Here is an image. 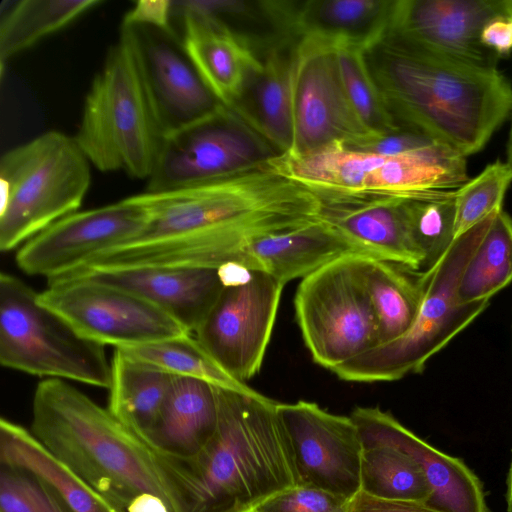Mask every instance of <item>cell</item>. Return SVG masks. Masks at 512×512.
Returning a JSON list of instances; mask_svg holds the SVG:
<instances>
[{
	"label": "cell",
	"instance_id": "7",
	"mask_svg": "<svg viewBox=\"0 0 512 512\" xmlns=\"http://www.w3.org/2000/svg\"><path fill=\"white\" fill-rule=\"evenodd\" d=\"M90 164L102 172L150 177L162 141L128 43L119 36L85 97L74 136Z\"/></svg>",
	"mask_w": 512,
	"mask_h": 512
},
{
	"label": "cell",
	"instance_id": "16",
	"mask_svg": "<svg viewBox=\"0 0 512 512\" xmlns=\"http://www.w3.org/2000/svg\"><path fill=\"white\" fill-rule=\"evenodd\" d=\"M299 484L352 499L361 490L363 444L350 416L308 401L278 403Z\"/></svg>",
	"mask_w": 512,
	"mask_h": 512
},
{
	"label": "cell",
	"instance_id": "17",
	"mask_svg": "<svg viewBox=\"0 0 512 512\" xmlns=\"http://www.w3.org/2000/svg\"><path fill=\"white\" fill-rule=\"evenodd\" d=\"M507 15L504 0H394L388 35L447 60L497 68L499 57L480 34L491 19Z\"/></svg>",
	"mask_w": 512,
	"mask_h": 512
},
{
	"label": "cell",
	"instance_id": "20",
	"mask_svg": "<svg viewBox=\"0 0 512 512\" xmlns=\"http://www.w3.org/2000/svg\"><path fill=\"white\" fill-rule=\"evenodd\" d=\"M394 0L270 1L283 36L368 50L388 33Z\"/></svg>",
	"mask_w": 512,
	"mask_h": 512
},
{
	"label": "cell",
	"instance_id": "47",
	"mask_svg": "<svg viewBox=\"0 0 512 512\" xmlns=\"http://www.w3.org/2000/svg\"><path fill=\"white\" fill-rule=\"evenodd\" d=\"M507 15L512 17V0H504Z\"/></svg>",
	"mask_w": 512,
	"mask_h": 512
},
{
	"label": "cell",
	"instance_id": "46",
	"mask_svg": "<svg viewBox=\"0 0 512 512\" xmlns=\"http://www.w3.org/2000/svg\"><path fill=\"white\" fill-rule=\"evenodd\" d=\"M506 163L512 169V121H511L510 130H509L508 142H507V161H506Z\"/></svg>",
	"mask_w": 512,
	"mask_h": 512
},
{
	"label": "cell",
	"instance_id": "39",
	"mask_svg": "<svg viewBox=\"0 0 512 512\" xmlns=\"http://www.w3.org/2000/svg\"><path fill=\"white\" fill-rule=\"evenodd\" d=\"M350 499L322 489L298 484L264 500L258 512H349Z\"/></svg>",
	"mask_w": 512,
	"mask_h": 512
},
{
	"label": "cell",
	"instance_id": "35",
	"mask_svg": "<svg viewBox=\"0 0 512 512\" xmlns=\"http://www.w3.org/2000/svg\"><path fill=\"white\" fill-rule=\"evenodd\" d=\"M342 82L363 125L379 138L401 129L389 113L366 59V50L334 46Z\"/></svg>",
	"mask_w": 512,
	"mask_h": 512
},
{
	"label": "cell",
	"instance_id": "25",
	"mask_svg": "<svg viewBox=\"0 0 512 512\" xmlns=\"http://www.w3.org/2000/svg\"><path fill=\"white\" fill-rule=\"evenodd\" d=\"M218 417L216 386L173 375L159 416L144 441L158 454L190 458L211 439Z\"/></svg>",
	"mask_w": 512,
	"mask_h": 512
},
{
	"label": "cell",
	"instance_id": "18",
	"mask_svg": "<svg viewBox=\"0 0 512 512\" xmlns=\"http://www.w3.org/2000/svg\"><path fill=\"white\" fill-rule=\"evenodd\" d=\"M322 219L360 253L417 271L424 256L411 228L408 194L320 192Z\"/></svg>",
	"mask_w": 512,
	"mask_h": 512
},
{
	"label": "cell",
	"instance_id": "26",
	"mask_svg": "<svg viewBox=\"0 0 512 512\" xmlns=\"http://www.w3.org/2000/svg\"><path fill=\"white\" fill-rule=\"evenodd\" d=\"M0 463L25 468L49 483L72 512H125L57 460L24 427L0 420Z\"/></svg>",
	"mask_w": 512,
	"mask_h": 512
},
{
	"label": "cell",
	"instance_id": "37",
	"mask_svg": "<svg viewBox=\"0 0 512 512\" xmlns=\"http://www.w3.org/2000/svg\"><path fill=\"white\" fill-rule=\"evenodd\" d=\"M512 183V169L497 160L455 192V238L502 210L507 189Z\"/></svg>",
	"mask_w": 512,
	"mask_h": 512
},
{
	"label": "cell",
	"instance_id": "33",
	"mask_svg": "<svg viewBox=\"0 0 512 512\" xmlns=\"http://www.w3.org/2000/svg\"><path fill=\"white\" fill-rule=\"evenodd\" d=\"M361 491L381 499L426 502L431 489L420 465L387 444L363 446Z\"/></svg>",
	"mask_w": 512,
	"mask_h": 512
},
{
	"label": "cell",
	"instance_id": "11",
	"mask_svg": "<svg viewBox=\"0 0 512 512\" xmlns=\"http://www.w3.org/2000/svg\"><path fill=\"white\" fill-rule=\"evenodd\" d=\"M39 301L79 334L104 346L135 347L190 333L139 295L86 277L47 281Z\"/></svg>",
	"mask_w": 512,
	"mask_h": 512
},
{
	"label": "cell",
	"instance_id": "9",
	"mask_svg": "<svg viewBox=\"0 0 512 512\" xmlns=\"http://www.w3.org/2000/svg\"><path fill=\"white\" fill-rule=\"evenodd\" d=\"M364 256L339 257L302 278L296 290L295 315L305 345L331 371L379 344Z\"/></svg>",
	"mask_w": 512,
	"mask_h": 512
},
{
	"label": "cell",
	"instance_id": "14",
	"mask_svg": "<svg viewBox=\"0 0 512 512\" xmlns=\"http://www.w3.org/2000/svg\"><path fill=\"white\" fill-rule=\"evenodd\" d=\"M119 36L131 49L164 138L223 106L202 80L175 31L122 22Z\"/></svg>",
	"mask_w": 512,
	"mask_h": 512
},
{
	"label": "cell",
	"instance_id": "2",
	"mask_svg": "<svg viewBox=\"0 0 512 512\" xmlns=\"http://www.w3.org/2000/svg\"><path fill=\"white\" fill-rule=\"evenodd\" d=\"M217 388L215 433L193 457L156 453L172 512H247L299 484L278 402Z\"/></svg>",
	"mask_w": 512,
	"mask_h": 512
},
{
	"label": "cell",
	"instance_id": "41",
	"mask_svg": "<svg viewBox=\"0 0 512 512\" xmlns=\"http://www.w3.org/2000/svg\"><path fill=\"white\" fill-rule=\"evenodd\" d=\"M173 15L172 1L158 0L137 1L124 16V23L144 24L167 31H174L171 17Z\"/></svg>",
	"mask_w": 512,
	"mask_h": 512
},
{
	"label": "cell",
	"instance_id": "15",
	"mask_svg": "<svg viewBox=\"0 0 512 512\" xmlns=\"http://www.w3.org/2000/svg\"><path fill=\"white\" fill-rule=\"evenodd\" d=\"M147 218V209L138 195L76 211L25 242L17 252L16 263L26 274L45 277L47 281L61 277L131 240Z\"/></svg>",
	"mask_w": 512,
	"mask_h": 512
},
{
	"label": "cell",
	"instance_id": "22",
	"mask_svg": "<svg viewBox=\"0 0 512 512\" xmlns=\"http://www.w3.org/2000/svg\"><path fill=\"white\" fill-rule=\"evenodd\" d=\"M180 16L185 52L216 99L231 109L261 64L256 42L221 19L195 13Z\"/></svg>",
	"mask_w": 512,
	"mask_h": 512
},
{
	"label": "cell",
	"instance_id": "8",
	"mask_svg": "<svg viewBox=\"0 0 512 512\" xmlns=\"http://www.w3.org/2000/svg\"><path fill=\"white\" fill-rule=\"evenodd\" d=\"M0 363L48 379L109 388L105 346L79 334L20 278L0 275Z\"/></svg>",
	"mask_w": 512,
	"mask_h": 512
},
{
	"label": "cell",
	"instance_id": "10",
	"mask_svg": "<svg viewBox=\"0 0 512 512\" xmlns=\"http://www.w3.org/2000/svg\"><path fill=\"white\" fill-rule=\"evenodd\" d=\"M219 271L224 288L193 334L229 375L245 383L261 369L285 285L237 264Z\"/></svg>",
	"mask_w": 512,
	"mask_h": 512
},
{
	"label": "cell",
	"instance_id": "27",
	"mask_svg": "<svg viewBox=\"0 0 512 512\" xmlns=\"http://www.w3.org/2000/svg\"><path fill=\"white\" fill-rule=\"evenodd\" d=\"M469 180L466 157L444 144L395 156L369 172L364 191L414 194L455 190Z\"/></svg>",
	"mask_w": 512,
	"mask_h": 512
},
{
	"label": "cell",
	"instance_id": "12",
	"mask_svg": "<svg viewBox=\"0 0 512 512\" xmlns=\"http://www.w3.org/2000/svg\"><path fill=\"white\" fill-rule=\"evenodd\" d=\"M272 148L232 110L210 115L166 136L146 191L186 188L266 162Z\"/></svg>",
	"mask_w": 512,
	"mask_h": 512
},
{
	"label": "cell",
	"instance_id": "23",
	"mask_svg": "<svg viewBox=\"0 0 512 512\" xmlns=\"http://www.w3.org/2000/svg\"><path fill=\"white\" fill-rule=\"evenodd\" d=\"M352 253L362 254L321 217L304 226L249 237L234 249L227 264L263 271L285 285Z\"/></svg>",
	"mask_w": 512,
	"mask_h": 512
},
{
	"label": "cell",
	"instance_id": "40",
	"mask_svg": "<svg viewBox=\"0 0 512 512\" xmlns=\"http://www.w3.org/2000/svg\"><path fill=\"white\" fill-rule=\"evenodd\" d=\"M436 144L441 143L422 133L403 128L395 133L379 137L355 150L382 156H395L423 150Z\"/></svg>",
	"mask_w": 512,
	"mask_h": 512
},
{
	"label": "cell",
	"instance_id": "48",
	"mask_svg": "<svg viewBox=\"0 0 512 512\" xmlns=\"http://www.w3.org/2000/svg\"><path fill=\"white\" fill-rule=\"evenodd\" d=\"M247 512H258V511H257V510H255V509H252V510H249V511H247Z\"/></svg>",
	"mask_w": 512,
	"mask_h": 512
},
{
	"label": "cell",
	"instance_id": "36",
	"mask_svg": "<svg viewBox=\"0 0 512 512\" xmlns=\"http://www.w3.org/2000/svg\"><path fill=\"white\" fill-rule=\"evenodd\" d=\"M455 190H435L407 195L414 239L424 256V271L433 267L455 238Z\"/></svg>",
	"mask_w": 512,
	"mask_h": 512
},
{
	"label": "cell",
	"instance_id": "31",
	"mask_svg": "<svg viewBox=\"0 0 512 512\" xmlns=\"http://www.w3.org/2000/svg\"><path fill=\"white\" fill-rule=\"evenodd\" d=\"M393 263L364 256L366 284L378 322L379 344L405 335L413 326L422 303L419 279Z\"/></svg>",
	"mask_w": 512,
	"mask_h": 512
},
{
	"label": "cell",
	"instance_id": "21",
	"mask_svg": "<svg viewBox=\"0 0 512 512\" xmlns=\"http://www.w3.org/2000/svg\"><path fill=\"white\" fill-rule=\"evenodd\" d=\"M61 277H86L126 289L168 313L190 333L197 330L224 288L219 268L93 269Z\"/></svg>",
	"mask_w": 512,
	"mask_h": 512
},
{
	"label": "cell",
	"instance_id": "3",
	"mask_svg": "<svg viewBox=\"0 0 512 512\" xmlns=\"http://www.w3.org/2000/svg\"><path fill=\"white\" fill-rule=\"evenodd\" d=\"M366 59L400 127L465 157L480 151L512 113V86L497 68L437 57L388 34Z\"/></svg>",
	"mask_w": 512,
	"mask_h": 512
},
{
	"label": "cell",
	"instance_id": "19",
	"mask_svg": "<svg viewBox=\"0 0 512 512\" xmlns=\"http://www.w3.org/2000/svg\"><path fill=\"white\" fill-rule=\"evenodd\" d=\"M350 417L363 446L391 445L420 465L431 489L426 505L440 512H488L480 480L460 459L429 445L378 407H356Z\"/></svg>",
	"mask_w": 512,
	"mask_h": 512
},
{
	"label": "cell",
	"instance_id": "29",
	"mask_svg": "<svg viewBox=\"0 0 512 512\" xmlns=\"http://www.w3.org/2000/svg\"><path fill=\"white\" fill-rule=\"evenodd\" d=\"M388 156L334 142L304 154H276L267 163L280 174L320 192L360 193L367 174Z\"/></svg>",
	"mask_w": 512,
	"mask_h": 512
},
{
	"label": "cell",
	"instance_id": "42",
	"mask_svg": "<svg viewBox=\"0 0 512 512\" xmlns=\"http://www.w3.org/2000/svg\"><path fill=\"white\" fill-rule=\"evenodd\" d=\"M349 512H440L424 502L407 500H387L373 497L359 491L351 501Z\"/></svg>",
	"mask_w": 512,
	"mask_h": 512
},
{
	"label": "cell",
	"instance_id": "45",
	"mask_svg": "<svg viewBox=\"0 0 512 512\" xmlns=\"http://www.w3.org/2000/svg\"><path fill=\"white\" fill-rule=\"evenodd\" d=\"M508 489H507V504H508V512H512V462L508 475Z\"/></svg>",
	"mask_w": 512,
	"mask_h": 512
},
{
	"label": "cell",
	"instance_id": "44",
	"mask_svg": "<svg viewBox=\"0 0 512 512\" xmlns=\"http://www.w3.org/2000/svg\"><path fill=\"white\" fill-rule=\"evenodd\" d=\"M126 512H171L167 503L153 493H142L135 497Z\"/></svg>",
	"mask_w": 512,
	"mask_h": 512
},
{
	"label": "cell",
	"instance_id": "34",
	"mask_svg": "<svg viewBox=\"0 0 512 512\" xmlns=\"http://www.w3.org/2000/svg\"><path fill=\"white\" fill-rule=\"evenodd\" d=\"M165 339L145 345L120 348L129 356L175 376L197 379L216 387L242 392L254 389L229 375L195 335Z\"/></svg>",
	"mask_w": 512,
	"mask_h": 512
},
{
	"label": "cell",
	"instance_id": "24",
	"mask_svg": "<svg viewBox=\"0 0 512 512\" xmlns=\"http://www.w3.org/2000/svg\"><path fill=\"white\" fill-rule=\"evenodd\" d=\"M267 45L261 64L249 78L238 102L230 109L276 154L293 144L292 53L289 38Z\"/></svg>",
	"mask_w": 512,
	"mask_h": 512
},
{
	"label": "cell",
	"instance_id": "13",
	"mask_svg": "<svg viewBox=\"0 0 512 512\" xmlns=\"http://www.w3.org/2000/svg\"><path fill=\"white\" fill-rule=\"evenodd\" d=\"M292 53L293 144L304 154L334 142L351 149L377 139L363 125L346 94L334 45L296 39Z\"/></svg>",
	"mask_w": 512,
	"mask_h": 512
},
{
	"label": "cell",
	"instance_id": "4",
	"mask_svg": "<svg viewBox=\"0 0 512 512\" xmlns=\"http://www.w3.org/2000/svg\"><path fill=\"white\" fill-rule=\"evenodd\" d=\"M31 433L62 464L115 506L127 511L142 493L172 512L157 456L109 410L60 379L38 383Z\"/></svg>",
	"mask_w": 512,
	"mask_h": 512
},
{
	"label": "cell",
	"instance_id": "43",
	"mask_svg": "<svg viewBox=\"0 0 512 512\" xmlns=\"http://www.w3.org/2000/svg\"><path fill=\"white\" fill-rule=\"evenodd\" d=\"M480 41L499 58L508 56L512 51V17L501 15L488 21L481 31Z\"/></svg>",
	"mask_w": 512,
	"mask_h": 512
},
{
	"label": "cell",
	"instance_id": "5",
	"mask_svg": "<svg viewBox=\"0 0 512 512\" xmlns=\"http://www.w3.org/2000/svg\"><path fill=\"white\" fill-rule=\"evenodd\" d=\"M91 183L90 162L71 137L49 131L0 159V249L10 251L79 211Z\"/></svg>",
	"mask_w": 512,
	"mask_h": 512
},
{
	"label": "cell",
	"instance_id": "30",
	"mask_svg": "<svg viewBox=\"0 0 512 512\" xmlns=\"http://www.w3.org/2000/svg\"><path fill=\"white\" fill-rule=\"evenodd\" d=\"M101 0H21L9 3L0 20V62L64 29Z\"/></svg>",
	"mask_w": 512,
	"mask_h": 512
},
{
	"label": "cell",
	"instance_id": "1",
	"mask_svg": "<svg viewBox=\"0 0 512 512\" xmlns=\"http://www.w3.org/2000/svg\"><path fill=\"white\" fill-rule=\"evenodd\" d=\"M138 196L148 212L142 230L75 271L219 268L249 237L316 222L323 210L318 191L267 161L203 184Z\"/></svg>",
	"mask_w": 512,
	"mask_h": 512
},
{
	"label": "cell",
	"instance_id": "38",
	"mask_svg": "<svg viewBox=\"0 0 512 512\" xmlns=\"http://www.w3.org/2000/svg\"><path fill=\"white\" fill-rule=\"evenodd\" d=\"M0 464V512H72L41 477L16 465Z\"/></svg>",
	"mask_w": 512,
	"mask_h": 512
},
{
	"label": "cell",
	"instance_id": "28",
	"mask_svg": "<svg viewBox=\"0 0 512 512\" xmlns=\"http://www.w3.org/2000/svg\"><path fill=\"white\" fill-rule=\"evenodd\" d=\"M173 375L115 348L108 410L143 441L153 428Z\"/></svg>",
	"mask_w": 512,
	"mask_h": 512
},
{
	"label": "cell",
	"instance_id": "6",
	"mask_svg": "<svg viewBox=\"0 0 512 512\" xmlns=\"http://www.w3.org/2000/svg\"><path fill=\"white\" fill-rule=\"evenodd\" d=\"M498 212L456 238L433 267L420 273L422 303L405 335L372 348L332 372L346 381L385 382L423 371L426 362L489 305L487 300L460 303L457 289L469 259Z\"/></svg>",
	"mask_w": 512,
	"mask_h": 512
},
{
	"label": "cell",
	"instance_id": "32",
	"mask_svg": "<svg viewBox=\"0 0 512 512\" xmlns=\"http://www.w3.org/2000/svg\"><path fill=\"white\" fill-rule=\"evenodd\" d=\"M512 281V218L502 209L469 259L461 276L460 303L489 301Z\"/></svg>",
	"mask_w": 512,
	"mask_h": 512
}]
</instances>
